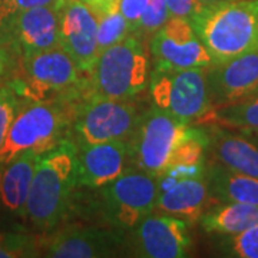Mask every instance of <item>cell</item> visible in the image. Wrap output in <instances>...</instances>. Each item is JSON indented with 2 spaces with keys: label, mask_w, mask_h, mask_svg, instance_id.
<instances>
[{
  "label": "cell",
  "mask_w": 258,
  "mask_h": 258,
  "mask_svg": "<svg viewBox=\"0 0 258 258\" xmlns=\"http://www.w3.org/2000/svg\"><path fill=\"white\" fill-rule=\"evenodd\" d=\"M18 92L12 85L0 88V147L20 109Z\"/></svg>",
  "instance_id": "26"
},
{
  "label": "cell",
  "mask_w": 258,
  "mask_h": 258,
  "mask_svg": "<svg viewBox=\"0 0 258 258\" xmlns=\"http://www.w3.org/2000/svg\"><path fill=\"white\" fill-rule=\"evenodd\" d=\"M125 242L123 231L69 225L43 242V255L52 258H101L115 255Z\"/></svg>",
  "instance_id": "11"
},
{
  "label": "cell",
  "mask_w": 258,
  "mask_h": 258,
  "mask_svg": "<svg viewBox=\"0 0 258 258\" xmlns=\"http://www.w3.org/2000/svg\"><path fill=\"white\" fill-rule=\"evenodd\" d=\"M227 257L258 258V224L235 235H225L220 242Z\"/></svg>",
  "instance_id": "24"
},
{
  "label": "cell",
  "mask_w": 258,
  "mask_h": 258,
  "mask_svg": "<svg viewBox=\"0 0 258 258\" xmlns=\"http://www.w3.org/2000/svg\"><path fill=\"white\" fill-rule=\"evenodd\" d=\"M63 3L64 0H0V28L25 10L40 6H55L60 9Z\"/></svg>",
  "instance_id": "28"
},
{
  "label": "cell",
  "mask_w": 258,
  "mask_h": 258,
  "mask_svg": "<svg viewBox=\"0 0 258 258\" xmlns=\"http://www.w3.org/2000/svg\"><path fill=\"white\" fill-rule=\"evenodd\" d=\"M129 159L128 141L81 145L78 149V185L102 188L120 176Z\"/></svg>",
  "instance_id": "17"
},
{
  "label": "cell",
  "mask_w": 258,
  "mask_h": 258,
  "mask_svg": "<svg viewBox=\"0 0 258 258\" xmlns=\"http://www.w3.org/2000/svg\"><path fill=\"white\" fill-rule=\"evenodd\" d=\"M36 244L28 235L2 234L0 235V258L35 257Z\"/></svg>",
  "instance_id": "27"
},
{
  "label": "cell",
  "mask_w": 258,
  "mask_h": 258,
  "mask_svg": "<svg viewBox=\"0 0 258 258\" xmlns=\"http://www.w3.org/2000/svg\"><path fill=\"white\" fill-rule=\"evenodd\" d=\"M241 134H244L247 138H249L258 145V129H242Z\"/></svg>",
  "instance_id": "33"
},
{
  "label": "cell",
  "mask_w": 258,
  "mask_h": 258,
  "mask_svg": "<svg viewBox=\"0 0 258 258\" xmlns=\"http://www.w3.org/2000/svg\"><path fill=\"white\" fill-rule=\"evenodd\" d=\"M142 113L128 101L88 96L76 111L74 129L81 145L128 141Z\"/></svg>",
  "instance_id": "9"
},
{
  "label": "cell",
  "mask_w": 258,
  "mask_h": 258,
  "mask_svg": "<svg viewBox=\"0 0 258 258\" xmlns=\"http://www.w3.org/2000/svg\"><path fill=\"white\" fill-rule=\"evenodd\" d=\"M82 2L93 10L96 16L103 15L115 8H119V0H82Z\"/></svg>",
  "instance_id": "31"
},
{
  "label": "cell",
  "mask_w": 258,
  "mask_h": 258,
  "mask_svg": "<svg viewBox=\"0 0 258 258\" xmlns=\"http://www.w3.org/2000/svg\"><path fill=\"white\" fill-rule=\"evenodd\" d=\"M63 103L66 102H33L20 106L0 147V166L25 151L43 155L56 147L69 123V112Z\"/></svg>",
  "instance_id": "6"
},
{
  "label": "cell",
  "mask_w": 258,
  "mask_h": 258,
  "mask_svg": "<svg viewBox=\"0 0 258 258\" xmlns=\"http://www.w3.org/2000/svg\"><path fill=\"white\" fill-rule=\"evenodd\" d=\"M149 0H119V10L126 19L131 32L135 33L138 28V22L141 19V15L147 8Z\"/></svg>",
  "instance_id": "30"
},
{
  "label": "cell",
  "mask_w": 258,
  "mask_h": 258,
  "mask_svg": "<svg viewBox=\"0 0 258 258\" xmlns=\"http://www.w3.org/2000/svg\"><path fill=\"white\" fill-rule=\"evenodd\" d=\"M157 198L158 211L176 217L185 222L201 218L211 194L205 174L195 176H161Z\"/></svg>",
  "instance_id": "16"
},
{
  "label": "cell",
  "mask_w": 258,
  "mask_h": 258,
  "mask_svg": "<svg viewBox=\"0 0 258 258\" xmlns=\"http://www.w3.org/2000/svg\"><path fill=\"white\" fill-rule=\"evenodd\" d=\"M78 185V148L69 139L40 155L26 201L25 217L39 230L62 221Z\"/></svg>",
  "instance_id": "1"
},
{
  "label": "cell",
  "mask_w": 258,
  "mask_h": 258,
  "mask_svg": "<svg viewBox=\"0 0 258 258\" xmlns=\"http://www.w3.org/2000/svg\"><path fill=\"white\" fill-rule=\"evenodd\" d=\"M98 18V47L99 53L106 47L112 46L123 40L125 37L131 35L126 19L120 13L119 8L109 10L103 15L96 16Z\"/></svg>",
  "instance_id": "23"
},
{
  "label": "cell",
  "mask_w": 258,
  "mask_h": 258,
  "mask_svg": "<svg viewBox=\"0 0 258 258\" xmlns=\"http://www.w3.org/2000/svg\"><path fill=\"white\" fill-rule=\"evenodd\" d=\"M191 23L214 63L258 50V0L208 5Z\"/></svg>",
  "instance_id": "2"
},
{
  "label": "cell",
  "mask_w": 258,
  "mask_h": 258,
  "mask_svg": "<svg viewBox=\"0 0 258 258\" xmlns=\"http://www.w3.org/2000/svg\"><path fill=\"white\" fill-rule=\"evenodd\" d=\"M40 155L25 151L0 166V203L5 210L25 217L32 179Z\"/></svg>",
  "instance_id": "19"
},
{
  "label": "cell",
  "mask_w": 258,
  "mask_h": 258,
  "mask_svg": "<svg viewBox=\"0 0 258 258\" xmlns=\"http://www.w3.org/2000/svg\"><path fill=\"white\" fill-rule=\"evenodd\" d=\"M171 18V13L166 8L165 0H149L144 13L141 15L138 28L135 32H142L145 35H154L162 28L166 20Z\"/></svg>",
  "instance_id": "25"
},
{
  "label": "cell",
  "mask_w": 258,
  "mask_h": 258,
  "mask_svg": "<svg viewBox=\"0 0 258 258\" xmlns=\"http://www.w3.org/2000/svg\"><path fill=\"white\" fill-rule=\"evenodd\" d=\"M208 151L218 162L231 171L258 178V145L244 134H235L220 125H211Z\"/></svg>",
  "instance_id": "18"
},
{
  "label": "cell",
  "mask_w": 258,
  "mask_h": 258,
  "mask_svg": "<svg viewBox=\"0 0 258 258\" xmlns=\"http://www.w3.org/2000/svg\"><path fill=\"white\" fill-rule=\"evenodd\" d=\"M189 122L158 108L142 113L129 141V159L139 171L162 176L169 169L176 148L189 131Z\"/></svg>",
  "instance_id": "7"
},
{
  "label": "cell",
  "mask_w": 258,
  "mask_h": 258,
  "mask_svg": "<svg viewBox=\"0 0 258 258\" xmlns=\"http://www.w3.org/2000/svg\"><path fill=\"white\" fill-rule=\"evenodd\" d=\"M0 29L20 56L62 47L59 8L55 6H40L25 10L8 20Z\"/></svg>",
  "instance_id": "13"
},
{
  "label": "cell",
  "mask_w": 258,
  "mask_h": 258,
  "mask_svg": "<svg viewBox=\"0 0 258 258\" xmlns=\"http://www.w3.org/2000/svg\"><path fill=\"white\" fill-rule=\"evenodd\" d=\"M148 81L147 50L131 33L99 53L89 74V96L129 101L147 88Z\"/></svg>",
  "instance_id": "3"
},
{
  "label": "cell",
  "mask_w": 258,
  "mask_h": 258,
  "mask_svg": "<svg viewBox=\"0 0 258 258\" xmlns=\"http://www.w3.org/2000/svg\"><path fill=\"white\" fill-rule=\"evenodd\" d=\"M205 178L210 194L217 201L258 207V178L231 171L218 162L207 166Z\"/></svg>",
  "instance_id": "20"
},
{
  "label": "cell",
  "mask_w": 258,
  "mask_h": 258,
  "mask_svg": "<svg viewBox=\"0 0 258 258\" xmlns=\"http://www.w3.org/2000/svg\"><path fill=\"white\" fill-rule=\"evenodd\" d=\"M154 66H168L176 69L211 66V55L194 30L191 20L171 18L157 30L149 43Z\"/></svg>",
  "instance_id": "10"
},
{
  "label": "cell",
  "mask_w": 258,
  "mask_h": 258,
  "mask_svg": "<svg viewBox=\"0 0 258 258\" xmlns=\"http://www.w3.org/2000/svg\"><path fill=\"white\" fill-rule=\"evenodd\" d=\"M22 72L10 85L32 102H69L86 86L85 72L63 47L23 55Z\"/></svg>",
  "instance_id": "4"
},
{
  "label": "cell",
  "mask_w": 258,
  "mask_h": 258,
  "mask_svg": "<svg viewBox=\"0 0 258 258\" xmlns=\"http://www.w3.org/2000/svg\"><path fill=\"white\" fill-rule=\"evenodd\" d=\"M158 192L157 176L126 169L116 179L102 186L101 201L106 220L113 228L134 230L155 210Z\"/></svg>",
  "instance_id": "8"
},
{
  "label": "cell",
  "mask_w": 258,
  "mask_h": 258,
  "mask_svg": "<svg viewBox=\"0 0 258 258\" xmlns=\"http://www.w3.org/2000/svg\"><path fill=\"white\" fill-rule=\"evenodd\" d=\"M204 116H207L211 123L220 126L238 131L258 129V91L241 101L215 106Z\"/></svg>",
  "instance_id": "22"
},
{
  "label": "cell",
  "mask_w": 258,
  "mask_h": 258,
  "mask_svg": "<svg viewBox=\"0 0 258 258\" xmlns=\"http://www.w3.org/2000/svg\"><path fill=\"white\" fill-rule=\"evenodd\" d=\"M154 106L175 118L191 122L211 111L208 66L176 69L154 66L149 75Z\"/></svg>",
  "instance_id": "5"
},
{
  "label": "cell",
  "mask_w": 258,
  "mask_h": 258,
  "mask_svg": "<svg viewBox=\"0 0 258 258\" xmlns=\"http://www.w3.org/2000/svg\"><path fill=\"white\" fill-rule=\"evenodd\" d=\"M207 5H215V3H222V2H231V0H203Z\"/></svg>",
  "instance_id": "34"
},
{
  "label": "cell",
  "mask_w": 258,
  "mask_h": 258,
  "mask_svg": "<svg viewBox=\"0 0 258 258\" xmlns=\"http://www.w3.org/2000/svg\"><path fill=\"white\" fill-rule=\"evenodd\" d=\"M10 66V59L8 52L0 46V81L5 78V75L8 74Z\"/></svg>",
  "instance_id": "32"
},
{
  "label": "cell",
  "mask_w": 258,
  "mask_h": 258,
  "mask_svg": "<svg viewBox=\"0 0 258 258\" xmlns=\"http://www.w3.org/2000/svg\"><path fill=\"white\" fill-rule=\"evenodd\" d=\"M134 230V249L138 257L182 258L188 255L191 245L188 222L176 217L149 214Z\"/></svg>",
  "instance_id": "14"
},
{
  "label": "cell",
  "mask_w": 258,
  "mask_h": 258,
  "mask_svg": "<svg viewBox=\"0 0 258 258\" xmlns=\"http://www.w3.org/2000/svg\"><path fill=\"white\" fill-rule=\"evenodd\" d=\"M211 109L241 101L258 91V50L208 66Z\"/></svg>",
  "instance_id": "15"
},
{
  "label": "cell",
  "mask_w": 258,
  "mask_h": 258,
  "mask_svg": "<svg viewBox=\"0 0 258 258\" xmlns=\"http://www.w3.org/2000/svg\"><path fill=\"white\" fill-rule=\"evenodd\" d=\"M165 5L171 16L191 20L207 9V3L203 0H165Z\"/></svg>",
  "instance_id": "29"
},
{
  "label": "cell",
  "mask_w": 258,
  "mask_h": 258,
  "mask_svg": "<svg viewBox=\"0 0 258 258\" xmlns=\"http://www.w3.org/2000/svg\"><path fill=\"white\" fill-rule=\"evenodd\" d=\"M60 45L85 74H91L99 56L98 18L82 0H64L59 9Z\"/></svg>",
  "instance_id": "12"
},
{
  "label": "cell",
  "mask_w": 258,
  "mask_h": 258,
  "mask_svg": "<svg viewBox=\"0 0 258 258\" xmlns=\"http://www.w3.org/2000/svg\"><path fill=\"white\" fill-rule=\"evenodd\" d=\"M205 232L235 235L258 224V207L248 204L221 203L200 218Z\"/></svg>",
  "instance_id": "21"
}]
</instances>
